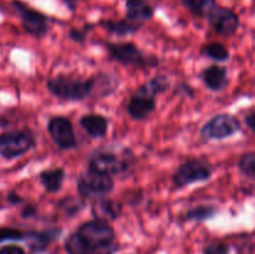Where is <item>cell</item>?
<instances>
[{"label": "cell", "mask_w": 255, "mask_h": 254, "mask_svg": "<svg viewBox=\"0 0 255 254\" xmlns=\"http://www.w3.org/2000/svg\"><path fill=\"white\" fill-rule=\"evenodd\" d=\"M65 249L67 254H95L94 247L79 232H75L67 237Z\"/></svg>", "instance_id": "obj_21"}, {"label": "cell", "mask_w": 255, "mask_h": 254, "mask_svg": "<svg viewBox=\"0 0 255 254\" xmlns=\"http://www.w3.org/2000/svg\"><path fill=\"white\" fill-rule=\"evenodd\" d=\"M0 254H25V251L19 246H5L0 248Z\"/></svg>", "instance_id": "obj_32"}, {"label": "cell", "mask_w": 255, "mask_h": 254, "mask_svg": "<svg viewBox=\"0 0 255 254\" xmlns=\"http://www.w3.org/2000/svg\"><path fill=\"white\" fill-rule=\"evenodd\" d=\"M213 173L211 163L206 159L191 158L181 164L172 177L176 188H183L197 182L208 181Z\"/></svg>", "instance_id": "obj_5"}, {"label": "cell", "mask_w": 255, "mask_h": 254, "mask_svg": "<svg viewBox=\"0 0 255 254\" xmlns=\"http://www.w3.org/2000/svg\"><path fill=\"white\" fill-rule=\"evenodd\" d=\"M6 201L9 202L11 206H16V204L22 203V202H24V199H22L20 196H17L15 192H9V193H7V196H6Z\"/></svg>", "instance_id": "obj_33"}, {"label": "cell", "mask_w": 255, "mask_h": 254, "mask_svg": "<svg viewBox=\"0 0 255 254\" xmlns=\"http://www.w3.org/2000/svg\"><path fill=\"white\" fill-rule=\"evenodd\" d=\"M229 247L223 242H212L204 248L203 254H228Z\"/></svg>", "instance_id": "obj_29"}, {"label": "cell", "mask_w": 255, "mask_h": 254, "mask_svg": "<svg viewBox=\"0 0 255 254\" xmlns=\"http://www.w3.org/2000/svg\"><path fill=\"white\" fill-rule=\"evenodd\" d=\"M131 167L128 158L116 152L102 149L96 151L89 157V168L107 176H120L128 171Z\"/></svg>", "instance_id": "obj_7"}, {"label": "cell", "mask_w": 255, "mask_h": 254, "mask_svg": "<svg viewBox=\"0 0 255 254\" xmlns=\"http://www.w3.org/2000/svg\"><path fill=\"white\" fill-rule=\"evenodd\" d=\"M92 214H94L95 219L104 222H111L116 221L122 213V204L120 202L110 199L107 197H102V198L95 199L92 203L91 208Z\"/></svg>", "instance_id": "obj_13"}, {"label": "cell", "mask_w": 255, "mask_h": 254, "mask_svg": "<svg viewBox=\"0 0 255 254\" xmlns=\"http://www.w3.org/2000/svg\"><path fill=\"white\" fill-rule=\"evenodd\" d=\"M239 171L243 177L254 176L255 174V152H248L244 153L239 159Z\"/></svg>", "instance_id": "obj_26"}, {"label": "cell", "mask_w": 255, "mask_h": 254, "mask_svg": "<svg viewBox=\"0 0 255 254\" xmlns=\"http://www.w3.org/2000/svg\"><path fill=\"white\" fill-rule=\"evenodd\" d=\"M184 6L198 17L208 16L216 7V0H182Z\"/></svg>", "instance_id": "obj_23"}, {"label": "cell", "mask_w": 255, "mask_h": 254, "mask_svg": "<svg viewBox=\"0 0 255 254\" xmlns=\"http://www.w3.org/2000/svg\"><path fill=\"white\" fill-rule=\"evenodd\" d=\"M241 188L242 191L246 194H248V196L255 197V174L254 176L243 177Z\"/></svg>", "instance_id": "obj_30"}, {"label": "cell", "mask_w": 255, "mask_h": 254, "mask_svg": "<svg viewBox=\"0 0 255 254\" xmlns=\"http://www.w3.org/2000/svg\"><path fill=\"white\" fill-rule=\"evenodd\" d=\"M207 17L212 29L223 37L233 36L239 27L238 15L229 7L216 6Z\"/></svg>", "instance_id": "obj_11"}, {"label": "cell", "mask_w": 255, "mask_h": 254, "mask_svg": "<svg viewBox=\"0 0 255 254\" xmlns=\"http://www.w3.org/2000/svg\"><path fill=\"white\" fill-rule=\"evenodd\" d=\"M26 237V233L15 228L2 227L0 228V243L6 241H22Z\"/></svg>", "instance_id": "obj_28"}, {"label": "cell", "mask_w": 255, "mask_h": 254, "mask_svg": "<svg viewBox=\"0 0 255 254\" xmlns=\"http://www.w3.org/2000/svg\"><path fill=\"white\" fill-rule=\"evenodd\" d=\"M127 114L133 120L147 119L156 110V99L134 92L127 104Z\"/></svg>", "instance_id": "obj_12"}, {"label": "cell", "mask_w": 255, "mask_h": 254, "mask_svg": "<svg viewBox=\"0 0 255 254\" xmlns=\"http://www.w3.org/2000/svg\"><path fill=\"white\" fill-rule=\"evenodd\" d=\"M35 146V138L30 132L14 129L0 133V156L14 159L27 153Z\"/></svg>", "instance_id": "obj_6"}, {"label": "cell", "mask_w": 255, "mask_h": 254, "mask_svg": "<svg viewBox=\"0 0 255 254\" xmlns=\"http://www.w3.org/2000/svg\"><path fill=\"white\" fill-rule=\"evenodd\" d=\"M77 232L94 247L95 254H112L117 249L115 231L107 222L99 219L85 222L79 227Z\"/></svg>", "instance_id": "obj_2"}, {"label": "cell", "mask_w": 255, "mask_h": 254, "mask_svg": "<svg viewBox=\"0 0 255 254\" xmlns=\"http://www.w3.org/2000/svg\"><path fill=\"white\" fill-rule=\"evenodd\" d=\"M87 30H89V26H85L84 29H71L69 37L76 42H84L86 39Z\"/></svg>", "instance_id": "obj_31"}, {"label": "cell", "mask_w": 255, "mask_h": 254, "mask_svg": "<svg viewBox=\"0 0 255 254\" xmlns=\"http://www.w3.org/2000/svg\"><path fill=\"white\" fill-rule=\"evenodd\" d=\"M65 176H66L65 169L61 168V167H57V168L54 169L42 171L40 173L39 178L41 184L44 186V188L46 189V192H49V193H56V192H59L61 189Z\"/></svg>", "instance_id": "obj_18"}, {"label": "cell", "mask_w": 255, "mask_h": 254, "mask_svg": "<svg viewBox=\"0 0 255 254\" xmlns=\"http://www.w3.org/2000/svg\"><path fill=\"white\" fill-rule=\"evenodd\" d=\"M60 234H61L60 229H50V231L45 232H27L25 239L29 243L31 252L40 253V252L45 251L47 244L56 239Z\"/></svg>", "instance_id": "obj_17"}, {"label": "cell", "mask_w": 255, "mask_h": 254, "mask_svg": "<svg viewBox=\"0 0 255 254\" xmlns=\"http://www.w3.org/2000/svg\"><path fill=\"white\" fill-rule=\"evenodd\" d=\"M46 87L55 97L66 101H82L94 95L95 80H81L77 77L57 75L47 80Z\"/></svg>", "instance_id": "obj_1"}, {"label": "cell", "mask_w": 255, "mask_h": 254, "mask_svg": "<svg viewBox=\"0 0 255 254\" xmlns=\"http://www.w3.org/2000/svg\"><path fill=\"white\" fill-rule=\"evenodd\" d=\"M246 124L248 125V127L252 129V131L255 132V110H254V111L249 112V114L247 115V116H246Z\"/></svg>", "instance_id": "obj_35"}, {"label": "cell", "mask_w": 255, "mask_h": 254, "mask_svg": "<svg viewBox=\"0 0 255 254\" xmlns=\"http://www.w3.org/2000/svg\"><path fill=\"white\" fill-rule=\"evenodd\" d=\"M80 126L92 138H101L109 131V120L100 114H87L80 119Z\"/></svg>", "instance_id": "obj_16"}, {"label": "cell", "mask_w": 255, "mask_h": 254, "mask_svg": "<svg viewBox=\"0 0 255 254\" xmlns=\"http://www.w3.org/2000/svg\"><path fill=\"white\" fill-rule=\"evenodd\" d=\"M35 214H36V208L34 206H31V204H27L21 211L22 218H32Z\"/></svg>", "instance_id": "obj_34"}, {"label": "cell", "mask_w": 255, "mask_h": 254, "mask_svg": "<svg viewBox=\"0 0 255 254\" xmlns=\"http://www.w3.org/2000/svg\"><path fill=\"white\" fill-rule=\"evenodd\" d=\"M153 6L147 0H126V17L133 24H144L153 17Z\"/></svg>", "instance_id": "obj_15"}, {"label": "cell", "mask_w": 255, "mask_h": 254, "mask_svg": "<svg viewBox=\"0 0 255 254\" xmlns=\"http://www.w3.org/2000/svg\"><path fill=\"white\" fill-rule=\"evenodd\" d=\"M100 26L107 30L110 34L122 37L137 32L141 25L133 24L129 20H102L100 21Z\"/></svg>", "instance_id": "obj_19"}, {"label": "cell", "mask_w": 255, "mask_h": 254, "mask_svg": "<svg viewBox=\"0 0 255 254\" xmlns=\"http://www.w3.org/2000/svg\"><path fill=\"white\" fill-rule=\"evenodd\" d=\"M11 6L19 15L21 20V25L25 31L34 37H42L49 31V24H47V17L40 11L31 9L24 2L19 0H14L11 2Z\"/></svg>", "instance_id": "obj_9"}, {"label": "cell", "mask_w": 255, "mask_h": 254, "mask_svg": "<svg viewBox=\"0 0 255 254\" xmlns=\"http://www.w3.org/2000/svg\"><path fill=\"white\" fill-rule=\"evenodd\" d=\"M64 1L70 10H75V7H76L77 1H79V0H64Z\"/></svg>", "instance_id": "obj_36"}, {"label": "cell", "mask_w": 255, "mask_h": 254, "mask_svg": "<svg viewBox=\"0 0 255 254\" xmlns=\"http://www.w3.org/2000/svg\"><path fill=\"white\" fill-rule=\"evenodd\" d=\"M47 132L60 149H72L77 146L74 126L67 117L55 116L50 119Z\"/></svg>", "instance_id": "obj_10"}, {"label": "cell", "mask_w": 255, "mask_h": 254, "mask_svg": "<svg viewBox=\"0 0 255 254\" xmlns=\"http://www.w3.org/2000/svg\"><path fill=\"white\" fill-rule=\"evenodd\" d=\"M201 76L207 89H209L211 91H222L229 84L228 70L219 65H211V66L206 67L202 71Z\"/></svg>", "instance_id": "obj_14"}, {"label": "cell", "mask_w": 255, "mask_h": 254, "mask_svg": "<svg viewBox=\"0 0 255 254\" xmlns=\"http://www.w3.org/2000/svg\"><path fill=\"white\" fill-rule=\"evenodd\" d=\"M114 179L111 176L87 168L77 178V191L82 198L97 199L106 197L114 191Z\"/></svg>", "instance_id": "obj_4"}, {"label": "cell", "mask_w": 255, "mask_h": 254, "mask_svg": "<svg viewBox=\"0 0 255 254\" xmlns=\"http://www.w3.org/2000/svg\"><path fill=\"white\" fill-rule=\"evenodd\" d=\"M241 131V122L236 116L221 114L214 116L201 128V136L207 139H224Z\"/></svg>", "instance_id": "obj_8"}, {"label": "cell", "mask_w": 255, "mask_h": 254, "mask_svg": "<svg viewBox=\"0 0 255 254\" xmlns=\"http://www.w3.org/2000/svg\"><path fill=\"white\" fill-rule=\"evenodd\" d=\"M217 208H214L213 206H198L194 207V208L189 209L186 213V219L187 221H196V222H202L207 221V219H211L216 216Z\"/></svg>", "instance_id": "obj_25"}, {"label": "cell", "mask_w": 255, "mask_h": 254, "mask_svg": "<svg viewBox=\"0 0 255 254\" xmlns=\"http://www.w3.org/2000/svg\"><path fill=\"white\" fill-rule=\"evenodd\" d=\"M95 80V90L94 94L100 92L101 96L112 94L119 86V80L116 76L111 74H99L94 76Z\"/></svg>", "instance_id": "obj_22"}, {"label": "cell", "mask_w": 255, "mask_h": 254, "mask_svg": "<svg viewBox=\"0 0 255 254\" xmlns=\"http://www.w3.org/2000/svg\"><path fill=\"white\" fill-rule=\"evenodd\" d=\"M202 54L214 61L223 62L229 59V50L221 42H209L202 47Z\"/></svg>", "instance_id": "obj_24"}, {"label": "cell", "mask_w": 255, "mask_h": 254, "mask_svg": "<svg viewBox=\"0 0 255 254\" xmlns=\"http://www.w3.org/2000/svg\"><path fill=\"white\" fill-rule=\"evenodd\" d=\"M85 207L84 202H81L80 199H74V198H65L62 199L61 203H60V208H62L65 211V213L69 214V216H75L77 212L81 211Z\"/></svg>", "instance_id": "obj_27"}, {"label": "cell", "mask_w": 255, "mask_h": 254, "mask_svg": "<svg viewBox=\"0 0 255 254\" xmlns=\"http://www.w3.org/2000/svg\"><path fill=\"white\" fill-rule=\"evenodd\" d=\"M169 85L171 84H169L168 77L163 76V75H158V76H154L153 79L144 82L142 86H139L136 90V92L156 99L157 95L163 94L169 89Z\"/></svg>", "instance_id": "obj_20"}, {"label": "cell", "mask_w": 255, "mask_h": 254, "mask_svg": "<svg viewBox=\"0 0 255 254\" xmlns=\"http://www.w3.org/2000/svg\"><path fill=\"white\" fill-rule=\"evenodd\" d=\"M105 47L109 51L110 59L125 66L144 69L158 64L157 57L146 55L133 42H105Z\"/></svg>", "instance_id": "obj_3"}]
</instances>
